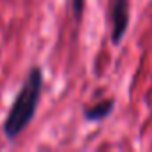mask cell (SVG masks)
<instances>
[{
    "label": "cell",
    "mask_w": 152,
    "mask_h": 152,
    "mask_svg": "<svg viewBox=\"0 0 152 152\" xmlns=\"http://www.w3.org/2000/svg\"><path fill=\"white\" fill-rule=\"evenodd\" d=\"M113 107H115V100L106 99V100H100L93 106H88L83 115H84V120H88L91 124H99V122H104L113 113Z\"/></svg>",
    "instance_id": "3"
},
{
    "label": "cell",
    "mask_w": 152,
    "mask_h": 152,
    "mask_svg": "<svg viewBox=\"0 0 152 152\" xmlns=\"http://www.w3.org/2000/svg\"><path fill=\"white\" fill-rule=\"evenodd\" d=\"M84 4H86V0H73V15L79 23L83 20V15H84Z\"/></svg>",
    "instance_id": "4"
},
{
    "label": "cell",
    "mask_w": 152,
    "mask_h": 152,
    "mask_svg": "<svg viewBox=\"0 0 152 152\" xmlns=\"http://www.w3.org/2000/svg\"><path fill=\"white\" fill-rule=\"evenodd\" d=\"M41 93H43V72L39 66H32L4 120V134L7 140L11 141L16 140L34 120Z\"/></svg>",
    "instance_id": "1"
},
{
    "label": "cell",
    "mask_w": 152,
    "mask_h": 152,
    "mask_svg": "<svg viewBox=\"0 0 152 152\" xmlns=\"http://www.w3.org/2000/svg\"><path fill=\"white\" fill-rule=\"evenodd\" d=\"M131 22L129 0H111L109 6V23H111V41L113 45H120L124 36L127 34Z\"/></svg>",
    "instance_id": "2"
}]
</instances>
